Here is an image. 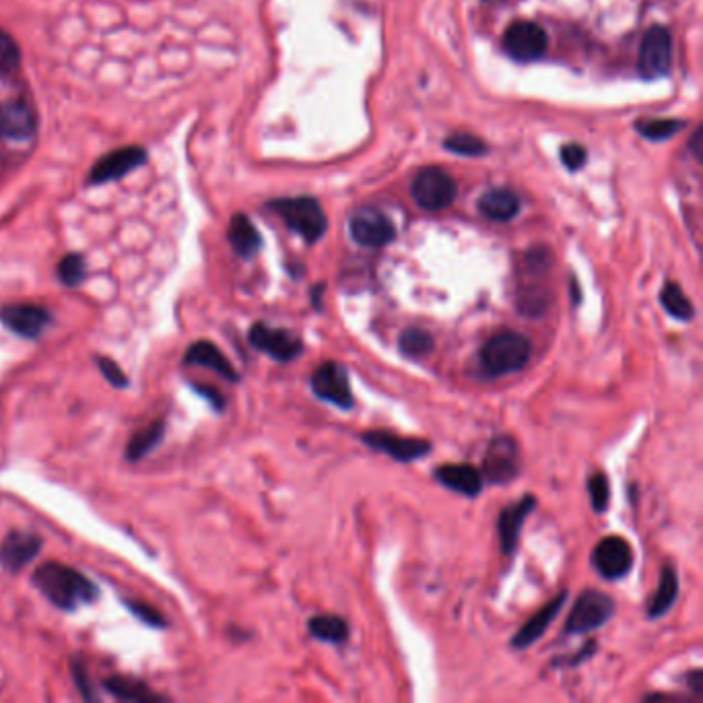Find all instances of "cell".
I'll return each instance as SVG.
<instances>
[{
  "label": "cell",
  "mask_w": 703,
  "mask_h": 703,
  "mask_svg": "<svg viewBox=\"0 0 703 703\" xmlns=\"http://www.w3.org/2000/svg\"><path fill=\"white\" fill-rule=\"evenodd\" d=\"M36 135V114L29 104L13 99L0 106V137L7 141H29Z\"/></svg>",
  "instance_id": "18"
},
{
  "label": "cell",
  "mask_w": 703,
  "mask_h": 703,
  "mask_svg": "<svg viewBox=\"0 0 703 703\" xmlns=\"http://www.w3.org/2000/svg\"><path fill=\"white\" fill-rule=\"evenodd\" d=\"M310 386L320 400L330 403L332 407L343 411H351L355 407V396L351 392L347 370L337 361H326L320 367H316Z\"/></svg>",
  "instance_id": "7"
},
{
  "label": "cell",
  "mask_w": 703,
  "mask_h": 703,
  "mask_svg": "<svg viewBox=\"0 0 703 703\" xmlns=\"http://www.w3.org/2000/svg\"><path fill=\"white\" fill-rule=\"evenodd\" d=\"M532 345L516 330H501L481 347L479 365L487 378H501L524 370L530 361Z\"/></svg>",
  "instance_id": "2"
},
{
  "label": "cell",
  "mask_w": 703,
  "mask_h": 703,
  "mask_svg": "<svg viewBox=\"0 0 703 703\" xmlns=\"http://www.w3.org/2000/svg\"><path fill=\"white\" fill-rule=\"evenodd\" d=\"M269 207L285 221V225L293 233H297L299 238H304L308 244H316L326 233V227H328L326 215L318 205V200L314 198H308V196L279 198V200H273Z\"/></svg>",
  "instance_id": "3"
},
{
  "label": "cell",
  "mask_w": 703,
  "mask_h": 703,
  "mask_svg": "<svg viewBox=\"0 0 703 703\" xmlns=\"http://www.w3.org/2000/svg\"><path fill=\"white\" fill-rule=\"evenodd\" d=\"M444 145L448 151H452L456 155H464V157H481L487 153V145L479 137L466 135V132L452 135Z\"/></svg>",
  "instance_id": "33"
},
{
  "label": "cell",
  "mask_w": 703,
  "mask_h": 703,
  "mask_svg": "<svg viewBox=\"0 0 703 703\" xmlns=\"http://www.w3.org/2000/svg\"><path fill=\"white\" fill-rule=\"evenodd\" d=\"M227 238H229L233 252L246 260L254 258L262 248V238H260L258 229L244 213H238V215L231 217Z\"/></svg>",
  "instance_id": "22"
},
{
  "label": "cell",
  "mask_w": 703,
  "mask_h": 703,
  "mask_svg": "<svg viewBox=\"0 0 703 703\" xmlns=\"http://www.w3.org/2000/svg\"><path fill=\"white\" fill-rule=\"evenodd\" d=\"M677 596H679V576H677V569H675L673 563H666V565L662 567L658 590H656V594H654V596L650 598V602H648V619H650V621H656V619L664 617L668 611L673 609Z\"/></svg>",
  "instance_id": "24"
},
{
  "label": "cell",
  "mask_w": 703,
  "mask_h": 703,
  "mask_svg": "<svg viewBox=\"0 0 703 703\" xmlns=\"http://www.w3.org/2000/svg\"><path fill=\"white\" fill-rule=\"evenodd\" d=\"M633 547L623 537L602 539L592 551V565L605 580H621L633 569Z\"/></svg>",
  "instance_id": "12"
},
{
  "label": "cell",
  "mask_w": 703,
  "mask_h": 703,
  "mask_svg": "<svg viewBox=\"0 0 703 703\" xmlns=\"http://www.w3.org/2000/svg\"><path fill=\"white\" fill-rule=\"evenodd\" d=\"M586 159H588L586 149L582 145H578V143H569V145H565L561 149V161H563V165L567 167V170H572V172L580 170V167L586 163Z\"/></svg>",
  "instance_id": "37"
},
{
  "label": "cell",
  "mask_w": 703,
  "mask_h": 703,
  "mask_svg": "<svg viewBox=\"0 0 703 703\" xmlns=\"http://www.w3.org/2000/svg\"><path fill=\"white\" fill-rule=\"evenodd\" d=\"M21 52L7 31L0 29V77H9L17 71Z\"/></svg>",
  "instance_id": "34"
},
{
  "label": "cell",
  "mask_w": 703,
  "mask_h": 703,
  "mask_svg": "<svg viewBox=\"0 0 703 703\" xmlns=\"http://www.w3.org/2000/svg\"><path fill=\"white\" fill-rule=\"evenodd\" d=\"M359 440L367 448L382 452L396 462H415L419 458H425L433 450V446L427 440L403 438V435H396L394 431H388V429L363 431L359 435Z\"/></svg>",
  "instance_id": "9"
},
{
  "label": "cell",
  "mask_w": 703,
  "mask_h": 703,
  "mask_svg": "<svg viewBox=\"0 0 703 703\" xmlns=\"http://www.w3.org/2000/svg\"><path fill=\"white\" fill-rule=\"evenodd\" d=\"M565 600H567V592H561L553 600H549L537 615H532L530 621L520 631H516V635L512 638V648L526 650L534 642H539L545 635V631L551 627V623L557 619V615L561 613Z\"/></svg>",
  "instance_id": "20"
},
{
  "label": "cell",
  "mask_w": 703,
  "mask_h": 703,
  "mask_svg": "<svg viewBox=\"0 0 703 703\" xmlns=\"http://www.w3.org/2000/svg\"><path fill=\"white\" fill-rule=\"evenodd\" d=\"M549 40L543 27L530 21H516L504 33L506 52L520 62L539 60L547 52Z\"/></svg>",
  "instance_id": "13"
},
{
  "label": "cell",
  "mask_w": 703,
  "mask_h": 703,
  "mask_svg": "<svg viewBox=\"0 0 703 703\" xmlns=\"http://www.w3.org/2000/svg\"><path fill=\"white\" fill-rule=\"evenodd\" d=\"M104 687L108 693H112L114 697L122 699V701H161L163 697L155 695L153 691H149V687L137 679L130 677H110L104 681Z\"/></svg>",
  "instance_id": "28"
},
{
  "label": "cell",
  "mask_w": 703,
  "mask_h": 703,
  "mask_svg": "<svg viewBox=\"0 0 703 703\" xmlns=\"http://www.w3.org/2000/svg\"><path fill=\"white\" fill-rule=\"evenodd\" d=\"M522 456L512 435H497L491 440L483 458V479L489 485H510L520 477Z\"/></svg>",
  "instance_id": "5"
},
{
  "label": "cell",
  "mask_w": 703,
  "mask_h": 703,
  "mask_svg": "<svg viewBox=\"0 0 703 703\" xmlns=\"http://www.w3.org/2000/svg\"><path fill=\"white\" fill-rule=\"evenodd\" d=\"M184 363L207 367V370H213L215 374H219L221 378H225L229 382H240V374L236 372V367L229 363L225 353L217 345H213L211 341H198V343L190 345L184 355Z\"/></svg>",
  "instance_id": "21"
},
{
  "label": "cell",
  "mask_w": 703,
  "mask_h": 703,
  "mask_svg": "<svg viewBox=\"0 0 703 703\" xmlns=\"http://www.w3.org/2000/svg\"><path fill=\"white\" fill-rule=\"evenodd\" d=\"M615 600L600 590H584L574 602V609L569 613L563 635H584L607 625L615 615Z\"/></svg>",
  "instance_id": "4"
},
{
  "label": "cell",
  "mask_w": 703,
  "mask_h": 703,
  "mask_svg": "<svg viewBox=\"0 0 703 703\" xmlns=\"http://www.w3.org/2000/svg\"><path fill=\"white\" fill-rule=\"evenodd\" d=\"M42 545L44 543L38 534L13 530L5 537L3 545H0V565H3L7 572L17 574L40 555Z\"/></svg>",
  "instance_id": "17"
},
{
  "label": "cell",
  "mask_w": 703,
  "mask_h": 703,
  "mask_svg": "<svg viewBox=\"0 0 703 703\" xmlns=\"http://www.w3.org/2000/svg\"><path fill=\"white\" fill-rule=\"evenodd\" d=\"M31 582L60 611H77L83 605H91L99 596L97 586L87 576L58 561L40 565Z\"/></svg>",
  "instance_id": "1"
},
{
  "label": "cell",
  "mask_w": 703,
  "mask_h": 703,
  "mask_svg": "<svg viewBox=\"0 0 703 703\" xmlns=\"http://www.w3.org/2000/svg\"><path fill=\"white\" fill-rule=\"evenodd\" d=\"M312 638L326 644H345L349 640V623L337 615H316L308 621Z\"/></svg>",
  "instance_id": "25"
},
{
  "label": "cell",
  "mask_w": 703,
  "mask_h": 703,
  "mask_svg": "<svg viewBox=\"0 0 703 703\" xmlns=\"http://www.w3.org/2000/svg\"><path fill=\"white\" fill-rule=\"evenodd\" d=\"M673 62V36L662 25L646 31L640 50V73L646 79H658L671 71Z\"/></svg>",
  "instance_id": "11"
},
{
  "label": "cell",
  "mask_w": 703,
  "mask_h": 703,
  "mask_svg": "<svg viewBox=\"0 0 703 703\" xmlns=\"http://www.w3.org/2000/svg\"><path fill=\"white\" fill-rule=\"evenodd\" d=\"M248 341L256 351L269 355L271 359L281 363L293 361L306 351L304 341H301L295 332L285 328H273L266 322H256L250 328Z\"/></svg>",
  "instance_id": "8"
},
{
  "label": "cell",
  "mask_w": 703,
  "mask_h": 703,
  "mask_svg": "<svg viewBox=\"0 0 703 703\" xmlns=\"http://www.w3.org/2000/svg\"><path fill=\"white\" fill-rule=\"evenodd\" d=\"M0 322H3L11 332L19 334V337L36 341L52 324V314L42 306L15 304L0 310Z\"/></svg>",
  "instance_id": "15"
},
{
  "label": "cell",
  "mask_w": 703,
  "mask_h": 703,
  "mask_svg": "<svg viewBox=\"0 0 703 703\" xmlns=\"http://www.w3.org/2000/svg\"><path fill=\"white\" fill-rule=\"evenodd\" d=\"M660 304L668 316H673L679 322H691L695 318V308L691 299L683 293L681 285L675 281H666L660 291Z\"/></svg>",
  "instance_id": "27"
},
{
  "label": "cell",
  "mask_w": 703,
  "mask_h": 703,
  "mask_svg": "<svg viewBox=\"0 0 703 703\" xmlns=\"http://www.w3.org/2000/svg\"><path fill=\"white\" fill-rule=\"evenodd\" d=\"M124 605L132 615H137L143 623H147L151 627H165V619L155 607L145 605V602H139V600H124Z\"/></svg>",
  "instance_id": "36"
},
{
  "label": "cell",
  "mask_w": 703,
  "mask_h": 703,
  "mask_svg": "<svg viewBox=\"0 0 703 703\" xmlns=\"http://www.w3.org/2000/svg\"><path fill=\"white\" fill-rule=\"evenodd\" d=\"M596 652V642H586L584 646H582V650L576 654V656H572V658H565V660H557V662H553V666H578V664H582V662H586L588 658H592V654Z\"/></svg>",
  "instance_id": "39"
},
{
  "label": "cell",
  "mask_w": 703,
  "mask_h": 703,
  "mask_svg": "<svg viewBox=\"0 0 703 703\" xmlns=\"http://www.w3.org/2000/svg\"><path fill=\"white\" fill-rule=\"evenodd\" d=\"M349 233L353 242L363 248H382L394 240L396 229L382 211L361 207L349 219Z\"/></svg>",
  "instance_id": "10"
},
{
  "label": "cell",
  "mask_w": 703,
  "mask_h": 703,
  "mask_svg": "<svg viewBox=\"0 0 703 703\" xmlns=\"http://www.w3.org/2000/svg\"><path fill=\"white\" fill-rule=\"evenodd\" d=\"M435 349V339L431 337V332L411 326L407 330L400 332L398 337V351L409 359H423L431 355Z\"/></svg>",
  "instance_id": "29"
},
{
  "label": "cell",
  "mask_w": 703,
  "mask_h": 703,
  "mask_svg": "<svg viewBox=\"0 0 703 703\" xmlns=\"http://www.w3.org/2000/svg\"><path fill=\"white\" fill-rule=\"evenodd\" d=\"M163 433H165L163 421H153L147 427H143L141 431H137L128 442L126 460L128 462L143 460L147 454H151L163 442Z\"/></svg>",
  "instance_id": "26"
},
{
  "label": "cell",
  "mask_w": 703,
  "mask_h": 703,
  "mask_svg": "<svg viewBox=\"0 0 703 703\" xmlns=\"http://www.w3.org/2000/svg\"><path fill=\"white\" fill-rule=\"evenodd\" d=\"M95 363H97V367H99V372L104 374V378H106L112 386H116V388H126V386H128L126 374L122 372V367H120L114 359L104 357V355H97V357H95Z\"/></svg>",
  "instance_id": "35"
},
{
  "label": "cell",
  "mask_w": 703,
  "mask_h": 703,
  "mask_svg": "<svg viewBox=\"0 0 703 703\" xmlns=\"http://www.w3.org/2000/svg\"><path fill=\"white\" fill-rule=\"evenodd\" d=\"M539 501L532 493L522 495L516 504L506 506L499 514V522H497V530H499V543H501V553L506 557H512L518 549L520 543V532L524 526V520L537 510Z\"/></svg>",
  "instance_id": "16"
},
{
  "label": "cell",
  "mask_w": 703,
  "mask_h": 703,
  "mask_svg": "<svg viewBox=\"0 0 703 703\" xmlns=\"http://www.w3.org/2000/svg\"><path fill=\"white\" fill-rule=\"evenodd\" d=\"M87 266L83 256L79 254H66L58 264V279L66 287H77L85 281Z\"/></svg>",
  "instance_id": "31"
},
{
  "label": "cell",
  "mask_w": 703,
  "mask_h": 703,
  "mask_svg": "<svg viewBox=\"0 0 703 703\" xmlns=\"http://www.w3.org/2000/svg\"><path fill=\"white\" fill-rule=\"evenodd\" d=\"M192 388L198 392V394H203L207 400H209V403H211V407L215 409V411H223L225 409V398L215 390V388H209V386H198V384H192Z\"/></svg>",
  "instance_id": "40"
},
{
  "label": "cell",
  "mask_w": 703,
  "mask_h": 703,
  "mask_svg": "<svg viewBox=\"0 0 703 703\" xmlns=\"http://www.w3.org/2000/svg\"><path fill=\"white\" fill-rule=\"evenodd\" d=\"M458 188L454 178L440 167H425L413 182L415 203L425 211H444L456 200Z\"/></svg>",
  "instance_id": "6"
},
{
  "label": "cell",
  "mask_w": 703,
  "mask_h": 703,
  "mask_svg": "<svg viewBox=\"0 0 703 703\" xmlns=\"http://www.w3.org/2000/svg\"><path fill=\"white\" fill-rule=\"evenodd\" d=\"M685 126L683 120H673V118H650L635 124L640 135L648 141H666L675 137L677 132Z\"/></svg>",
  "instance_id": "30"
},
{
  "label": "cell",
  "mask_w": 703,
  "mask_h": 703,
  "mask_svg": "<svg viewBox=\"0 0 703 703\" xmlns=\"http://www.w3.org/2000/svg\"><path fill=\"white\" fill-rule=\"evenodd\" d=\"M73 677H75V681H77V685H79V691H81V695H83L85 699H97V695L93 693V689H91V685H89L87 668H85L83 664H79L77 660L73 662Z\"/></svg>",
  "instance_id": "38"
},
{
  "label": "cell",
  "mask_w": 703,
  "mask_h": 703,
  "mask_svg": "<svg viewBox=\"0 0 703 703\" xmlns=\"http://www.w3.org/2000/svg\"><path fill=\"white\" fill-rule=\"evenodd\" d=\"M433 477H435V481L442 483L450 491H456L464 497L481 495L483 485H485L481 471L473 464H444V466L435 468Z\"/></svg>",
  "instance_id": "19"
},
{
  "label": "cell",
  "mask_w": 703,
  "mask_h": 703,
  "mask_svg": "<svg viewBox=\"0 0 703 703\" xmlns=\"http://www.w3.org/2000/svg\"><path fill=\"white\" fill-rule=\"evenodd\" d=\"M320 295H322V285L314 287V291H312V304L316 310H320Z\"/></svg>",
  "instance_id": "43"
},
{
  "label": "cell",
  "mask_w": 703,
  "mask_h": 703,
  "mask_svg": "<svg viewBox=\"0 0 703 703\" xmlns=\"http://www.w3.org/2000/svg\"><path fill=\"white\" fill-rule=\"evenodd\" d=\"M687 685L695 691V693H703V671H693L687 675Z\"/></svg>",
  "instance_id": "41"
},
{
  "label": "cell",
  "mask_w": 703,
  "mask_h": 703,
  "mask_svg": "<svg viewBox=\"0 0 703 703\" xmlns=\"http://www.w3.org/2000/svg\"><path fill=\"white\" fill-rule=\"evenodd\" d=\"M479 211L483 217L491 221H510L518 215L520 211V198L516 192L508 188H493L485 192L479 200Z\"/></svg>",
  "instance_id": "23"
},
{
  "label": "cell",
  "mask_w": 703,
  "mask_h": 703,
  "mask_svg": "<svg viewBox=\"0 0 703 703\" xmlns=\"http://www.w3.org/2000/svg\"><path fill=\"white\" fill-rule=\"evenodd\" d=\"M588 493H590L594 512H598V514L607 512L609 501H611V483L605 473H594L588 479Z\"/></svg>",
  "instance_id": "32"
},
{
  "label": "cell",
  "mask_w": 703,
  "mask_h": 703,
  "mask_svg": "<svg viewBox=\"0 0 703 703\" xmlns=\"http://www.w3.org/2000/svg\"><path fill=\"white\" fill-rule=\"evenodd\" d=\"M147 161V151L143 147H122L99 159L89 174L91 184H108L135 172Z\"/></svg>",
  "instance_id": "14"
},
{
  "label": "cell",
  "mask_w": 703,
  "mask_h": 703,
  "mask_svg": "<svg viewBox=\"0 0 703 703\" xmlns=\"http://www.w3.org/2000/svg\"><path fill=\"white\" fill-rule=\"evenodd\" d=\"M701 130H697L695 132V135H693V153H695V157L697 159H701Z\"/></svg>",
  "instance_id": "42"
}]
</instances>
